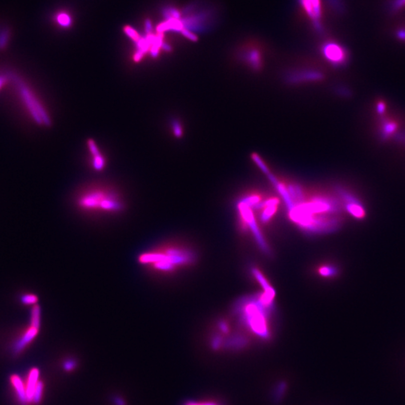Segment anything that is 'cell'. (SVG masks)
Listing matches in <instances>:
<instances>
[{"mask_svg":"<svg viewBox=\"0 0 405 405\" xmlns=\"http://www.w3.org/2000/svg\"><path fill=\"white\" fill-rule=\"evenodd\" d=\"M144 27L146 35L152 34V30H153V27H152V22H151L150 20H146V21H145Z\"/></svg>","mask_w":405,"mask_h":405,"instance_id":"484cf974","label":"cell"},{"mask_svg":"<svg viewBox=\"0 0 405 405\" xmlns=\"http://www.w3.org/2000/svg\"><path fill=\"white\" fill-rule=\"evenodd\" d=\"M238 208L243 220L247 224L248 226L250 227L254 235L256 237L258 244L261 246L263 250L267 251V244H266L265 242H264V239H263L262 236H261V232H260L259 230H258L256 222H255V219H254L253 213H252V210H251V207H249L247 204H245L244 202L241 200V201L239 203Z\"/></svg>","mask_w":405,"mask_h":405,"instance_id":"8992f818","label":"cell"},{"mask_svg":"<svg viewBox=\"0 0 405 405\" xmlns=\"http://www.w3.org/2000/svg\"><path fill=\"white\" fill-rule=\"evenodd\" d=\"M77 367V362L72 359L65 360L63 363V368L66 372H71Z\"/></svg>","mask_w":405,"mask_h":405,"instance_id":"603a6c76","label":"cell"},{"mask_svg":"<svg viewBox=\"0 0 405 405\" xmlns=\"http://www.w3.org/2000/svg\"><path fill=\"white\" fill-rule=\"evenodd\" d=\"M240 305L239 309L249 328L261 337H268L267 315L270 308L261 303L259 297L255 300L243 301Z\"/></svg>","mask_w":405,"mask_h":405,"instance_id":"3957f363","label":"cell"},{"mask_svg":"<svg viewBox=\"0 0 405 405\" xmlns=\"http://www.w3.org/2000/svg\"><path fill=\"white\" fill-rule=\"evenodd\" d=\"M184 28L183 23H182V19H169L166 20L164 23H160L157 26V32L158 33H164V32L167 31H173V32H182Z\"/></svg>","mask_w":405,"mask_h":405,"instance_id":"8fae6325","label":"cell"},{"mask_svg":"<svg viewBox=\"0 0 405 405\" xmlns=\"http://www.w3.org/2000/svg\"><path fill=\"white\" fill-rule=\"evenodd\" d=\"M304 14L309 17L315 29H322L323 8L321 0H299Z\"/></svg>","mask_w":405,"mask_h":405,"instance_id":"5b68a950","label":"cell"},{"mask_svg":"<svg viewBox=\"0 0 405 405\" xmlns=\"http://www.w3.org/2000/svg\"><path fill=\"white\" fill-rule=\"evenodd\" d=\"M336 273V270L331 267H323L320 269V273L324 276H333Z\"/></svg>","mask_w":405,"mask_h":405,"instance_id":"cb8c5ba5","label":"cell"},{"mask_svg":"<svg viewBox=\"0 0 405 405\" xmlns=\"http://www.w3.org/2000/svg\"><path fill=\"white\" fill-rule=\"evenodd\" d=\"M172 129H173V134H174L175 137H181L183 134V129H182V125H181L180 122L179 121L175 120L172 121Z\"/></svg>","mask_w":405,"mask_h":405,"instance_id":"7402d4cb","label":"cell"},{"mask_svg":"<svg viewBox=\"0 0 405 405\" xmlns=\"http://www.w3.org/2000/svg\"><path fill=\"white\" fill-rule=\"evenodd\" d=\"M9 31L7 28L0 29V49H3L9 41Z\"/></svg>","mask_w":405,"mask_h":405,"instance_id":"d6986e66","label":"cell"},{"mask_svg":"<svg viewBox=\"0 0 405 405\" xmlns=\"http://www.w3.org/2000/svg\"><path fill=\"white\" fill-rule=\"evenodd\" d=\"M38 329H39V327L32 324L29 330L21 336V338H20L17 341L15 345H14L13 351H14V354H20L29 343H31L33 341L35 336L38 334Z\"/></svg>","mask_w":405,"mask_h":405,"instance_id":"ba28073f","label":"cell"},{"mask_svg":"<svg viewBox=\"0 0 405 405\" xmlns=\"http://www.w3.org/2000/svg\"><path fill=\"white\" fill-rule=\"evenodd\" d=\"M322 50L327 60L333 64L342 63L346 57L345 50L336 43H327L323 46Z\"/></svg>","mask_w":405,"mask_h":405,"instance_id":"52a82bcc","label":"cell"},{"mask_svg":"<svg viewBox=\"0 0 405 405\" xmlns=\"http://www.w3.org/2000/svg\"><path fill=\"white\" fill-rule=\"evenodd\" d=\"M404 6H405V0H396V3H395V8L396 9H399Z\"/></svg>","mask_w":405,"mask_h":405,"instance_id":"f546056e","label":"cell"},{"mask_svg":"<svg viewBox=\"0 0 405 405\" xmlns=\"http://www.w3.org/2000/svg\"><path fill=\"white\" fill-rule=\"evenodd\" d=\"M106 165L105 158L101 153L93 156L92 166L96 171H101Z\"/></svg>","mask_w":405,"mask_h":405,"instance_id":"9a60e30c","label":"cell"},{"mask_svg":"<svg viewBox=\"0 0 405 405\" xmlns=\"http://www.w3.org/2000/svg\"><path fill=\"white\" fill-rule=\"evenodd\" d=\"M252 160L255 161V164L258 165V167L261 169V171L264 172V173L268 175L270 174V170H269L268 167H267V164L264 163V161H263L262 158L259 156L257 153H253L252 155Z\"/></svg>","mask_w":405,"mask_h":405,"instance_id":"e0dca14e","label":"cell"},{"mask_svg":"<svg viewBox=\"0 0 405 405\" xmlns=\"http://www.w3.org/2000/svg\"><path fill=\"white\" fill-rule=\"evenodd\" d=\"M245 60L254 68L259 69L261 67V53L258 49L255 47H249L243 53Z\"/></svg>","mask_w":405,"mask_h":405,"instance_id":"4fadbf2b","label":"cell"},{"mask_svg":"<svg viewBox=\"0 0 405 405\" xmlns=\"http://www.w3.org/2000/svg\"><path fill=\"white\" fill-rule=\"evenodd\" d=\"M18 93L23 101V105L27 109L32 117L36 123L49 126L51 124V119L44 106L38 101L36 95L28 88L24 83L18 82Z\"/></svg>","mask_w":405,"mask_h":405,"instance_id":"277c9868","label":"cell"},{"mask_svg":"<svg viewBox=\"0 0 405 405\" xmlns=\"http://www.w3.org/2000/svg\"><path fill=\"white\" fill-rule=\"evenodd\" d=\"M56 21L62 27H68L71 26V19L68 14L65 13H59L56 16Z\"/></svg>","mask_w":405,"mask_h":405,"instance_id":"ac0fdd59","label":"cell"},{"mask_svg":"<svg viewBox=\"0 0 405 405\" xmlns=\"http://www.w3.org/2000/svg\"><path fill=\"white\" fill-rule=\"evenodd\" d=\"M182 35H183L184 37L187 38V39L190 40L191 41H197V36L195 33L194 32H191V31L188 30L186 29H182V32H181Z\"/></svg>","mask_w":405,"mask_h":405,"instance_id":"d4e9b609","label":"cell"},{"mask_svg":"<svg viewBox=\"0 0 405 405\" xmlns=\"http://www.w3.org/2000/svg\"><path fill=\"white\" fill-rule=\"evenodd\" d=\"M11 383L15 390L17 399L20 401V403L23 405L29 403L27 397H26V385L23 384L21 378L18 375H12L11 377Z\"/></svg>","mask_w":405,"mask_h":405,"instance_id":"7c38bea8","label":"cell"},{"mask_svg":"<svg viewBox=\"0 0 405 405\" xmlns=\"http://www.w3.org/2000/svg\"><path fill=\"white\" fill-rule=\"evenodd\" d=\"M44 392V384L41 381L38 382L35 392H34L33 397H32V403L38 404L41 402V398Z\"/></svg>","mask_w":405,"mask_h":405,"instance_id":"2e32d148","label":"cell"},{"mask_svg":"<svg viewBox=\"0 0 405 405\" xmlns=\"http://www.w3.org/2000/svg\"><path fill=\"white\" fill-rule=\"evenodd\" d=\"M39 381V370L36 368L31 369L26 384V397L29 403H32L34 392Z\"/></svg>","mask_w":405,"mask_h":405,"instance_id":"30bf717a","label":"cell"},{"mask_svg":"<svg viewBox=\"0 0 405 405\" xmlns=\"http://www.w3.org/2000/svg\"><path fill=\"white\" fill-rule=\"evenodd\" d=\"M124 32H125V35H126L128 38H131V39L135 43L140 38L138 32H137L134 28L131 27V26H125V28H124Z\"/></svg>","mask_w":405,"mask_h":405,"instance_id":"ffe728a7","label":"cell"},{"mask_svg":"<svg viewBox=\"0 0 405 405\" xmlns=\"http://www.w3.org/2000/svg\"><path fill=\"white\" fill-rule=\"evenodd\" d=\"M8 81V77L7 75H4V74H0V89H2L5 84H6L7 82Z\"/></svg>","mask_w":405,"mask_h":405,"instance_id":"83f0119b","label":"cell"},{"mask_svg":"<svg viewBox=\"0 0 405 405\" xmlns=\"http://www.w3.org/2000/svg\"><path fill=\"white\" fill-rule=\"evenodd\" d=\"M348 204H347V210L349 212L350 214L352 215L354 217L357 218V219H363L364 218L365 211L363 210V207L360 204H357L356 203L354 200H351V201H348Z\"/></svg>","mask_w":405,"mask_h":405,"instance_id":"5bb4252c","label":"cell"},{"mask_svg":"<svg viewBox=\"0 0 405 405\" xmlns=\"http://www.w3.org/2000/svg\"><path fill=\"white\" fill-rule=\"evenodd\" d=\"M184 405H217L216 404L211 403V402H188Z\"/></svg>","mask_w":405,"mask_h":405,"instance_id":"4316f807","label":"cell"},{"mask_svg":"<svg viewBox=\"0 0 405 405\" xmlns=\"http://www.w3.org/2000/svg\"><path fill=\"white\" fill-rule=\"evenodd\" d=\"M321 73L316 71H302L291 73L288 76V81L291 83H299L303 81H315L322 79Z\"/></svg>","mask_w":405,"mask_h":405,"instance_id":"9c48e42d","label":"cell"},{"mask_svg":"<svg viewBox=\"0 0 405 405\" xmlns=\"http://www.w3.org/2000/svg\"><path fill=\"white\" fill-rule=\"evenodd\" d=\"M161 49L164 50L166 52H171L172 51V47L170 45V44H167V43H163L162 46H161Z\"/></svg>","mask_w":405,"mask_h":405,"instance_id":"4dcf8cb0","label":"cell"},{"mask_svg":"<svg viewBox=\"0 0 405 405\" xmlns=\"http://www.w3.org/2000/svg\"><path fill=\"white\" fill-rule=\"evenodd\" d=\"M195 259V254L188 248L170 243L142 252L137 263L149 273L165 277L191 266Z\"/></svg>","mask_w":405,"mask_h":405,"instance_id":"6da1fadb","label":"cell"},{"mask_svg":"<svg viewBox=\"0 0 405 405\" xmlns=\"http://www.w3.org/2000/svg\"><path fill=\"white\" fill-rule=\"evenodd\" d=\"M164 16L167 18V20L172 18L181 19V13L174 8H166L164 10Z\"/></svg>","mask_w":405,"mask_h":405,"instance_id":"44dd1931","label":"cell"},{"mask_svg":"<svg viewBox=\"0 0 405 405\" xmlns=\"http://www.w3.org/2000/svg\"><path fill=\"white\" fill-rule=\"evenodd\" d=\"M75 207L81 213L95 216H116L125 208L119 192L104 186H91L80 191L75 198Z\"/></svg>","mask_w":405,"mask_h":405,"instance_id":"7a4b0ae2","label":"cell"},{"mask_svg":"<svg viewBox=\"0 0 405 405\" xmlns=\"http://www.w3.org/2000/svg\"><path fill=\"white\" fill-rule=\"evenodd\" d=\"M113 402H114V404L116 405H126L124 399H122L121 397H119V396L115 397L114 399H113Z\"/></svg>","mask_w":405,"mask_h":405,"instance_id":"f1b7e54d","label":"cell"}]
</instances>
